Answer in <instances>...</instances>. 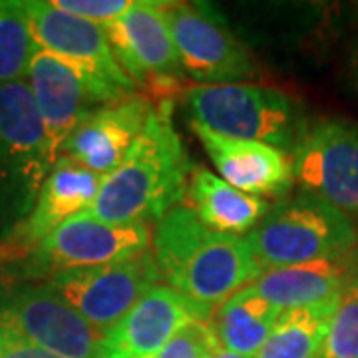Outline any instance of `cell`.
<instances>
[{
  "instance_id": "obj_21",
  "label": "cell",
  "mask_w": 358,
  "mask_h": 358,
  "mask_svg": "<svg viewBox=\"0 0 358 358\" xmlns=\"http://www.w3.org/2000/svg\"><path fill=\"white\" fill-rule=\"evenodd\" d=\"M334 307L282 310L253 358H319Z\"/></svg>"
},
{
  "instance_id": "obj_1",
  "label": "cell",
  "mask_w": 358,
  "mask_h": 358,
  "mask_svg": "<svg viewBox=\"0 0 358 358\" xmlns=\"http://www.w3.org/2000/svg\"><path fill=\"white\" fill-rule=\"evenodd\" d=\"M193 167L173 126V100L154 102L136 143L124 162L103 176L86 213L115 225L157 223L183 203Z\"/></svg>"
},
{
  "instance_id": "obj_24",
  "label": "cell",
  "mask_w": 358,
  "mask_h": 358,
  "mask_svg": "<svg viewBox=\"0 0 358 358\" xmlns=\"http://www.w3.org/2000/svg\"><path fill=\"white\" fill-rule=\"evenodd\" d=\"M219 348L209 320H195L173 334L152 358H211Z\"/></svg>"
},
{
  "instance_id": "obj_23",
  "label": "cell",
  "mask_w": 358,
  "mask_h": 358,
  "mask_svg": "<svg viewBox=\"0 0 358 358\" xmlns=\"http://www.w3.org/2000/svg\"><path fill=\"white\" fill-rule=\"evenodd\" d=\"M319 358H358V277L346 285L334 307Z\"/></svg>"
},
{
  "instance_id": "obj_6",
  "label": "cell",
  "mask_w": 358,
  "mask_h": 358,
  "mask_svg": "<svg viewBox=\"0 0 358 358\" xmlns=\"http://www.w3.org/2000/svg\"><path fill=\"white\" fill-rule=\"evenodd\" d=\"M150 225L103 223L84 211L56 227L22 259L0 268V277L46 281L66 271L126 261L150 251Z\"/></svg>"
},
{
  "instance_id": "obj_16",
  "label": "cell",
  "mask_w": 358,
  "mask_h": 358,
  "mask_svg": "<svg viewBox=\"0 0 358 358\" xmlns=\"http://www.w3.org/2000/svg\"><path fill=\"white\" fill-rule=\"evenodd\" d=\"M189 128L203 143L205 154L231 187L253 197H281L294 183L291 155L279 148L253 140L219 136L197 122Z\"/></svg>"
},
{
  "instance_id": "obj_10",
  "label": "cell",
  "mask_w": 358,
  "mask_h": 358,
  "mask_svg": "<svg viewBox=\"0 0 358 358\" xmlns=\"http://www.w3.org/2000/svg\"><path fill=\"white\" fill-rule=\"evenodd\" d=\"M159 279L162 275L150 249L110 265L66 271L42 282L60 294L94 329L106 334L136 307L143 294L159 285Z\"/></svg>"
},
{
  "instance_id": "obj_22",
  "label": "cell",
  "mask_w": 358,
  "mask_h": 358,
  "mask_svg": "<svg viewBox=\"0 0 358 358\" xmlns=\"http://www.w3.org/2000/svg\"><path fill=\"white\" fill-rule=\"evenodd\" d=\"M34 48L20 2L0 0V86L24 80Z\"/></svg>"
},
{
  "instance_id": "obj_27",
  "label": "cell",
  "mask_w": 358,
  "mask_h": 358,
  "mask_svg": "<svg viewBox=\"0 0 358 358\" xmlns=\"http://www.w3.org/2000/svg\"><path fill=\"white\" fill-rule=\"evenodd\" d=\"M211 358H243V357H239V355H233V352H229V350H223V348H219L217 352L213 355Z\"/></svg>"
},
{
  "instance_id": "obj_18",
  "label": "cell",
  "mask_w": 358,
  "mask_h": 358,
  "mask_svg": "<svg viewBox=\"0 0 358 358\" xmlns=\"http://www.w3.org/2000/svg\"><path fill=\"white\" fill-rule=\"evenodd\" d=\"M357 263L358 257L352 253L307 265L267 268L247 289L279 310L327 307L338 303L346 285L357 279Z\"/></svg>"
},
{
  "instance_id": "obj_9",
  "label": "cell",
  "mask_w": 358,
  "mask_h": 358,
  "mask_svg": "<svg viewBox=\"0 0 358 358\" xmlns=\"http://www.w3.org/2000/svg\"><path fill=\"white\" fill-rule=\"evenodd\" d=\"M166 16L179 70L197 82L239 84L255 76L249 48L213 8L195 2H166Z\"/></svg>"
},
{
  "instance_id": "obj_19",
  "label": "cell",
  "mask_w": 358,
  "mask_h": 358,
  "mask_svg": "<svg viewBox=\"0 0 358 358\" xmlns=\"http://www.w3.org/2000/svg\"><path fill=\"white\" fill-rule=\"evenodd\" d=\"M183 201L205 227L239 237L253 229L271 209L265 199L231 187L213 171L199 166L192 169Z\"/></svg>"
},
{
  "instance_id": "obj_17",
  "label": "cell",
  "mask_w": 358,
  "mask_h": 358,
  "mask_svg": "<svg viewBox=\"0 0 358 358\" xmlns=\"http://www.w3.org/2000/svg\"><path fill=\"white\" fill-rule=\"evenodd\" d=\"M26 82L42 120L52 159L56 162L62 145L82 120L102 106L96 102L82 78L70 66L40 50L38 46L32 52Z\"/></svg>"
},
{
  "instance_id": "obj_8",
  "label": "cell",
  "mask_w": 358,
  "mask_h": 358,
  "mask_svg": "<svg viewBox=\"0 0 358 358\" xmlns=\"http://www.w3.org/2000/svg\"><path fill=\"white\" fill-rule=\"evenodd\" d=\"M0 324L60 358H108L106 334L42 281L0 277Z\"/></svg>"
},
{
  "instance_id": "obj_2",
  "label": "cell",
  "mask_w": 358,
  "mask_h": 358,
  "mask_svg": "<svg viewBox=\"0 0 358 358\" xmlns=\"http://www.w3.org/2000/svg\"><path fill=\"white\" fill-rule=\"evenodd\" d=\"M152 253L162 279L171 289L211 308L251 285L265 271L245 237L211 231L183 203L169 209L155 223Z\"/></svg>"
},
{
  "instance_id": "obj_25",
  "label": "cell",
  "mask_w": 358,
  "mask_h": 358,
  "mask_svg": "<svg viewBox=\"0 0 358 358\" xmlns=\"http://www.w3.org/2000/svg\"><path fill=\"white\" fill-rule=\"evenodd\" d=\"M56 8L98 26L117 20L131 8V0H52Z\"/></svg>"
},
{
  "instance_id": "obj_20",
  "label": "cell",
  "mask_w": 358,
  "mask_h": 358,
  "mask_svg": "<svg viewBox=\"0 0 358 358\" xmlns=\"http://www.w3.org/2000/svg\"><path fill=\"white\" fill-rule=\"evenodd\" d=\"M281 313L282 310L243 287L215 307L209 324L223 350L253 358L267 341Z\"/></svg>"
},
{
  "instance_id": "obj_12",
  "label": "cell",
  "mask_w": 358,
  "mask_h": 358,
  "mask_svg": "<svg viewBox=\"0 0 358 358\" xmlns=\"http://www.w3.org/2000/svg\"><path fill=\"white\" fill-rule=\"evenodd\" d=\"M102 181L103 176L60 155L42 183L38 199L30 213L14 229L0 237V268L22 259L64 221L88 211Z\"/></svg>"
},
{
  "instance_id": "obj_14",
  "label": "cell",
  "mask_w": 358,
  "mask_h": 358,
  "mask_svg": "<svg viewBox=\"0 0 358 358\" xmlns=\"http://www.w3.org/2000/svg\"><path fill=\"white\" fill-rule=\"evenodd\" d=\"M102 28L117 64L134 86H150L159 78H176L179 72L166 2L136 0L128 13Z\"/></svg>"
},
{
  "instance_id": "obj_7",
  "label": "cell",
  "mask_w": 358,
  "mask_h": 358,
  "mask_svg": "<svg viewBox=\"0 0 358 358\" xmlns=\"http://www.w3.org/2000/svg\"><path fill=\"white\" fill-rule=\"evenodd\" d=\"M34 46L68 64L100 106L136 94L134 82L115 60L102 26L78 18L44 0L20 2Z\"/></svg>"
},
{
  "instance_id": "obj_3",
  "label": "cell",
  "mask_w": 358,
  "mask_h": 358,
  "mask_svg": "<svg viewBox=\"0 0 358 358\" xmlns=\"http://www.w3.org/2000/svg\"><path fill=\"white\" fill-rule=\"evenodd\" d=\"M245 241L267 271L352 255L358 249V231L345 211L303 192L271 205Z\"/></svg>"
},
{
  "instance_id": "obj_4",
  "label": "cell",
  "mask_w": 358,
  "mask_h": 358,
  "mask_svg": "<svg viewBox=\"0 0 358 358\" xmlns=\"http://www.w3.org/2000/svg\"><path fill=\"white\" fill-rule=\"evenodd\" d=\"M28 82L0 86V237L34 207L54 167Z\"/></svg>"
},
{
  "instance_id": "obj_11",
  "label": "cell",
  "mask_w": 358,
  "mask_h": 358,
  "mask_svg": "<svg viewBox=\"0 0 358 358\" xmlns=\"http://www.w3.org/2000/svg\"><path fill=\"white\" fill-rule=\"evenodd\" d=\"M293 176L301 189L358 213V126L324 120L305 129L291 152Z\"/></svg>"
},
{
  "instance_id": "obj_13",
  "label": "cell",
  "mask_w": 358,
  "mask_h": 358,
  "mask_svg": "<svg viewBox=\"0 0 358 358\" xmlns=\"http://www.w3.org/2000/svg\"><path fill=\"white\" fill-rule=\"evenodd\" d=\"M213 310L215 308L199 305L169 285L159 282L106 333L108 358L155 357L185 324L209 320Z\"/></svg>"
},
{
  "instance_id": "obj_5",
  "label": "cell",
  "mask_w": 358,
  "mask_h": 358,
  "mask_svg": "<svg viewBox=\"0 0 358 358\" xmlns=\"http://www.w3.org/2000/svg\"><path fill=\"white\" fill-rule=\"evenodd\" d=\"M192 122L219 136L253 140L291 154L305 134L296 103L257 84H205L185 90Z\"/></svg>"
},
{
  "instance_id": "obj_15",
  "label": "cell",
  "mask_w": 358,
  "mask_h": 358,
  "mask_svg": "<svg viewBox=\"0 0 358 358\" xmlns=\"http://www.w3.org/2000/svg\"><path fill=\"white\" fill-rule=\"evenodd\" d=\"M154 100L134 94L88 114L62 145L60 155L70 157L98 176H108L124 162L148 122Z\"/></svg>"
},
{
  "instance_id": "obj_26",
  "label": "cell",
  "mask_w": 358,
  "mask_h": 358,
  "mask_svg": "<svg viewBox=\"0 0 358 358\" xmlns=\"http://www.w3.org/2000/svg\"><path fill=\"white\" fill-rule=\"evenodd\" d=\"M0 358H60L38 345L30 343L22 334L0 324Z\"/></svg>"
}]
</instances>
